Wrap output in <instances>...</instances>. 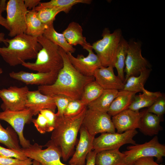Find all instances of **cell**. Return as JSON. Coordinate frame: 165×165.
<instances>
[{
  "mask_svg": "<svg viewBox=\"0 0 165 165\" xmlns=\"http://www.w3.org/2000/svg\"><path fill=\"white\" fill-rule=\"evenodd\" d=\"M59 51L63 65L59 71L55 82L51 85L38 86V90L46 95L61 94L72 100H80L84 87L94 80V77L81 74L72 64L67 53L60 47Z\"/></svg>",
  "mask_w": 165,
  "mask_h": 165,
  "instance_id": "1",
  "label": "cell"
},
{
  "mask_svg": "<svg viewBox=\"0 0 165 165\" xmlns=\"http://www.w3.org/2000/svg\"><path fill=\"white\" fill-rule=\"evenodd\" d=\"M87 109V107L79 114L73 117L57 116L56 125L52 131L50 141L60 149L64 161L72 154Z\"/></svg>",
  "mask_w": 165,
  "mask_h": 165,
  "instance_id": "2",
  "label": "cell"
},
{
  "mask_svg": "<svg viewBox=\"0 0 165 165\" xmlns=\"http://www.w3.org/2000/svg\"><path fill=\"white\" fill-rule=\"evenodd\" d=\"M8 46L0 47V55L10 66H15L35 59L41 45L37 38L25 34L20 35L9 39H6Z\"/></svg>",
  "mask_w": 165,
  "mask_h": 165,
  "instance_id": "3",
  "label": "cell"
},
{
  "mask_svg": "<svg viewBox=\"0 0 165 165\" xmlns=\"http://www.w3.org/2000/svg\"><path fill=\"white\" fill-rule=\"evenodd\" d=\"M42 48L37 53L35 62H25L21 65L37 72H59L63 65V60L58 46L43 35L37 38Z\"/></svg>",
  "mask_w": 165,
  "mask_h": 165,
  "instance_id": "4",
  "label": "cell"
},
{
  "mask_svg": "<svg viewBox=\"0 0 165 165\" xmlns=\"http://www.w3.org/2000/svg\"><path fill=\"white\" fill-rule=\"evenodd\" d=\"M102 38L94 42L92 45L98 57L101 65L104 67L111 66L113 68L117 50L122 36L120 29L112 33L108 28H105L102 35Z\"/></svg>",
  "mask_w": 165,
  "mask_h": 165,
  "instance_id": "5",
  "label": "cell"
},
{
  "mask_svg": "<svg viewBox=\"0 0 165 165\" xmlns=\"http://www.w3.org/2000/svg\"><path fill=\"white\" fill-rule=\"evenodd\" d=\"M127 150L123 153L125 155L126 165H129L137 160L142 157H155L161 162L165 156V145L160 143L157 136L144 143L130 145Z\"/></svg>",
  "mask_w": 165,
  "mask_h": 165,
  "instance_id": "6",
  "label": "cell"
},
{
  "mask_svg": "<svg viewBox=\"0 0 165 165\" xmlns=\"http://www.w3.org/2000/svg\"><path fill=\"white\" fill-rule=\"evenodd\" d=\"M6 18L9 31L8 35L14 37L25 34L26 15L28 10L23 0H9L6 3Z\"/></svg>",
  "mask_w": 165,
  "mask_h": 165,
  "instance_id": "7",
  "label": "cell"
},
{
  "mask_svg": "<svg viewBox=\"0 0 165 165\" xmlns=\"http://www.w3.org/2000/svg\"><path fill=\"white\" fill-rule=\"evenodd\" d=\"M47 148L42 149V146L36 143L26 148H21V151L28 158L39 162L42 165H75L66 164L61 160L62 153L60 149L50 140L45 145Z\"/></svg>",
  "mask_w": 165,
  "mask_h": 165,
  "instance_id": "8",
  "label": "cell"
},
{
  "mask_svg": "<svg viewBox=\"0 0 165 165\" xmlns=\"http://www.w3.org/2000/svg\"><path fill=\"white\" fill-rule=\"evenodd\" d=\"M136 129L131 130L119 134L117 132L105 133L94 138L93 149L97 152L109 150L119 149L122 145L128 144L136 145L134 137L138 134Z\"/></svg>",
  "mask_w": 165,
  "mask_h": 165,
  "instance_id": "9",
  "label": "cell"
},
{
  "mask_svg": "<svg viewBox=\"0 0 165 165\" xmlns=\"http://www.w3.org/2000/svg\"><path fill=\"white\" fill-rule=\"evenodd\" d=\"M33 115L31 111L26 108L19 111L5 110L0 112V120L9 123L16 133L22 148H26L31 145L24 134L25 125L32 121Z\"/></svg>",
  "mask_w": 165,
  "mask_h": 165,
  "instance_id": "10",
  "label": "cell"
},
{
  "mask_svg": "<svg viewBox=\"0 0 165 165\" xmlns=\"http://www.w3.org/2000/svg\"><path fill=\"white\" fill-rule=\"evenodd\" d=\"M82 125L90 134L94 136L98 133L116 132L111 116L107 113L87 108Z\"/></svg>",
  "mask_w": 165,
  "mask_h": 165,
  "instance_id": "11",
  "label": "cell"
},
{
  "mask_svg": "<svg viewBox=\"0 0 165 165\" xmlns=\"http://www.w3.org/2000/svg\"><path fill=\"white\" fill-rule=\"evenodd\" d=\"M128 43L124 69L126 73L124 83L129 77L139 75L142 71L150 68V66L142 55L141 43L133 40Z\"/></svg>",
  "mask_w": 165,
  "mask_h": 165,
  "instance_id": "12",
  "label": "cell"
},
{
  "mask_svg": "<svg viewBox=\"0 0 165 165\" xmlns=\"http://www.w3.org/2000/svg\"><path fill=\"white\" fill-rule=\"evenodd\" d=\"M29 88L10 86L0 89V98L2 101L1 107L3 111H19L26 108V104Z\"/></svg>",
  "mask_w": 165,
  "mask_h": 165,
  "instance_id": "13",
  "label": "cell"
},
{
  "mask_svg": "<svg viewBox=\"0 0 165 165\" xmlns=\"http://www.w3.org/2000/svg\"><path fill=\"white\" fill-rule=\"evenodd\" d=\"M93 50L88 51V54L86 57L78 54L75 57L72 53H66L74 67L81 74L86 76H94L95 71L102 66L98 57Z\"/></svg>",
  "mask_w": 165,
  "mask_h": 165,
  "instance_id": "14",
  "label": "cell"
},
{
  "mask_svg": "<svg viewBox=\"0 0 165 165\" xmlns=\"http://www.w3.org/2000/svg\"><path fill=\"white\" fill-rule=\"evenodd\" d=\"M145 109L141 112L126 110L112 117V120L117 133L139 128L141 118Z\"/></svg>",
  "mask_w": 165,
  "mask_h": 165,
  "instance_id": "15",
  "label": "cell"
},
{
  "mask_svg": "<svg viewBox=\"0 0 165 165\" xmlns=\"http://www.w3.org/2000/svg\"><path fill=\"white\" fill-rule=\"evenodd\" d=\"M58 72L47 73H30L20 71L12 72L9 73L10 77L23 82L27 85H35L39 86L51 85L55 82Z\"/></svg>",
  "mask_w": 165,
  "mask_h": 165,
  "instance_id": "16",
  "label": "cell"
},
{
  "mask_svg": "<svg viewBox=\"0 0 165 165\" xmlns=\"http://www.w3.org/2000/svg\"><path fill=\"white\" fill-rule=\"evenodd\" d=\"M79 131V140L75 152L69 161V164L85 165L86 156L93 149L95 136L90 134L82 125Z\"/></svg>",
  "mask_w": 165,
  "mask_h": 165,
  "instance_id": "17",
  "label": "cell"
},
{
  "mask_svg": "<svg viewBox=\"0 0 165 165\" xmlns=\"http://www.w3.org/2000/svg\"><path fill=\"white\" fill-rule=\"evenodd\" d=\"M113 67L102 66L94 72V81L104 90H123L124 83L114 72Z\"/></svg>",
  "mask_w": 165,
  "mask_h": 165,
  "instance_id": "18",
  "label": "cell"
},
{
  "mask_svg": "<svg viewBox=\"0 0 165 165\" xmlns=\"http://www.w3.org/2000/svg\"><path fill=\"white\" fill-rule=\"evenodd\" d=\"M26 107L31 111L33 116L38 114L41 110L45 109L55 112L57 108L52 96L44 94L38 89L28 91Z\"/></svg>",
  "mask_w": 165,
  "mask_h": 165,
  "instance_id": "19",
  "label": "cell"
},
{
  "mask_svg": "<svg viewBox=\"0 0 165 165\" xmlns=\"http://www.w3.org/2000/svg\"><path fill=\"white\" fill-rule=\"evenodd\" d=\"M82 32L81 25L78 23L72 21L68 24L62 34L67 42L72 46L79 45L87 51L93 50L92 45L86 41Z\"/></svg>",
  "mask_w": 165,
  "mask_h": 165,
  "instance_id": "20",
  "label": "cell"
},
{
  "mask_svg": "<svg viewBox=\"0 0 165 165\" xmlns=\"http://www.w3.org/2000/svg\"><path fill=\"white\" fill-rule=\"evenodd\" d=\"M163 120V116L148 112L145 109L141 118L138 129L145 135L152 136L157 135L163 130L160 123Z\"/></svg>",
  "mask_w": 165,
  "mask_h": 165,
  "instance_id": "21",
  "label": "cell"
},
{
  "mask_svg": "<svg viewBox=\"0 0 165 165\" xmlns=\"http://www.w3.org/2000/svg\"><path fill=\"white\" fill-rule=\"evenodd\" d=\"M136 94L125 90L119 91L109 108L108 114L112 117L128 109Z\"/></svg>",
  "mask_w": 165,
  "mask_h": 165,
  "instance_id": "22",
  "label": "cell"
},
{
  "mask_svg": "<svg viewBox=\"0 0 165 165\" xmlns=\"http://www.w3.org/2000/svg\"><path fill=\"white\" fill-rule=\"evenodd\" d=\"M126 165L125 155L119 149L102 151L97 152L95 165Z\"/></svg>",
  "mask_w": 165,
  "mask_h": 165,
  "instance_id": "23",
  "label": "cell"
},
{
  "mask_svg": "<svg viewBox=\"0 0 165 165\" xmlns=\"http://www.w3.org/2000/svg\"><path fill=\"white\" fill-rule=\"evenodd\" d=\"M119 91L113 90H104L101 95L95 100L87 105L90 110L106 112Z\"/></svg>",
  "mask_w": 165,
  "mask_h": 165,
  "instance_id": "24",
  "label": "cell"
},
{
  "mask_svg": "<svg viewBox=\"0 0 165 165\" xmlns=\"http://www.w3.org/2000/svg\"><path fill=\"white\" fill-rule=\"evenodd\" d=\"M37 11L35 9L28 10L26 15V29L25 34L37 38L43 35L47 26L38 18Z\"/></svg>",
  "mask_w": 165,
  "mask_h": 165,
  "instance_id": "25",
  "label": "cell"
},
{
  "mask_svg": "<svg viewBox=\"0 0 165 165\" xmlns=\"http://www.w3.org/2000/svg\"><path fill=\"white\" fill-rule=\"evenodd\" d=\"M43 35L52 42L61 48L66 53H74L76 49L66 40L62 33L57 32L53 23L47 26Z\"/></svg>",
  "mask_w": 165,
  "mask_h": 165,
  "instance_id": "26",
  "label": "cell"
},
{
  "mask_svg": "<svg viewBox=\"0 0 165 165\" xmlns=\"http://www.w3.org/2000/svg\"><path fill=\"white\" fill-rule=\"evenodd\" d=\"M151 70L147 69L141 72L138 76L129 77L124 83L123 90L136 93L142 92L144 84L149 77Z\"/></svg>",
  "mask_w": 165,
  "mask_h": 165,
  "instance_id": "27",
  "label": "cell"
},
{
  "mask_svg": "<svg viewBox=\"0 0 165 165\" xmlns=\"http://www.w3.org/2000/svg\"><path fill=\"white\" fill-rule=\"evenodd\" d=\"M128 45V42L122 36L119 45L114 65V67L116 69L117 76L124 83L125 79L124 68Z\"/></svg>",
  "mask_w": 165,
  "mask_h": 165,
  "instance_id": "28",
  "label": "cell"
},
{
  "mask_svg": "<svg viewBox=\"0 0 165 165\" xmlns=\"http://www.w3.org/2000/svg\"><path fill=\"white\" fill-rule=\"evenodd\" d=\"M17 134L12 127L4 128L0 122V143L8 148L20 150L21 147L19 144Z\"/></svg>",
  "mask_w": 165,
  "mask_h": 165,
  "instance_id": "29",
  "label": "cell"
},
{
  "mask_svg": "<svg viewBox=\"0 0 165 165\" xmlns=\"http://www.w3.org/2000/svg\"><path fill=\"white\" fill-rule=\"evenodd\" d=\"M92 1L91 0H51L46 2H40L35 9L38 11L45 8H58L65 9L69 12L75 5L79 3L90 4Z\"/></svg>",
  "mask_w": 165,
  "mask_h": 165,
  "instance_id": "30",
  "label": "cell"
},
{
  "mask_svg": "<svg viewBox=\"0 0 165 165\" xmlns=\"http://www.w3.org/2000/svg\"><path fill=\"white\" fill-rule=\"evenodd\" d=\"M104 89L94 80L87 83L84 87L80 100L85 105L96 99L102 93Z\"/></svg>",
  "mask_w": 165,
  "mask_h": 165,
  "instance_id": "31",
  "label": "cell"
},
{
  "mask_svg": "<svg viewBox=\"0 0 165 165\" xmlns=\"http://www.w3.org/2000/svg\"><path fill=\"white\" fill-rule=\"evenodd\" d=\"M157 98L145 92H143L142 94L135 96L128 109L138 112L141 108L146 107L148 108Z\"/></svg>",
  "mask_w": 165,
  "mask_h": 165,
  "instance_id": "32",
  "label": "cell"
},
{
  "mask_svg": "<svg viewBox=\"0 0 165 165\" xmlns=\"http://www.w3.org/2000/svg\"><path fill=\"white\" fill-rule=\"evenodd\" d=\"M38 18L44 24L48 26L53 24L56 15L61 12H68L64 9L48 7L41 9L37 11Z\"/></svg>",
  "mask_w": 165,
  "mask_h": 165,
  "instance_id": "33",
  "label": "cell"
},
{
  "mask_svg": "<svg viewBox=\"0 0 165 165\" xmlns=\"http://www.w3.org/2000/svg\"><path fill=\"white\" fill-rule=\"evenodd\" d=\"M86 107L87 106L84 105L80 100H72L64 111V116L68 117L76 116Z\"/></svg>",
  "mask_w": 165,
  "mask_h": 165,
  "instance_id": "34",
  "label": "cell"
},
{
  "mask_svg": "<svg viewBox=\"0 0 165 165\" xmlns=\"http://www.w3.org/2000/svg\"><path fill=\"white\" fill-rule=\"evenodd\" d=\"M54 100L57 111L56 113L57 116H64V111L69 102L72 99L63 95L57 94L52 96Z\"/></svg>",
  "mask_w": 165,
  "mask_h": 165,
  "instance_id": "35",
  "label": "cell"
},
{
  "mask_svg": "<svg viewBox=\"0 0 165 165\" xmlns=\"http://www.w3.org/2000/svg\"><path fill=\"white\" fill-rule=\"evenodd\" d=\"M147 109V112L158 116H163L165 113V97L164 95L158 98L154 103Z\"/></svg>",
  "mask_w": 165,
  "mask_h": 165,
  "instance_id": "36",
  "label": "cell"
},
{
  "mask_svg": "<svg viewBox=\"0 0 165 165\" xmlns=\"http://www.w3.org/2000/svg\"><path fill=\"white\" fill-rule=\"evenodd\" d=\"M0 156L8 158H13L24 160L28 158L20 150L6 148L0 146Z\"/></svg>",
  "mask_w": 165,
  "mask_h": 165,
  "instance_id": "37",
  "label": "cell"
},
{
  "mask_svg": "<svg viewBox=\"0 0 165 165\" xmlns=\"http://www.w3.org/2000/svg\"><path fill=\"white\" fill-rule=\"evenodd\" d=\"M31 122L40 133L43 134L48 132L47 121L42 114L39 113L37 118L36 119H33Z\"/></svg>",
  "mask_w": 165,
  "mask_h": 165,
  "instance_id": "38",
  "label": "cell"
},
{
  "mask_svg": "<svg viewBox=\"0 0 165 165\" xmlns=\"http://www.w3.org/2000/svg\"><path fill=\"white\" fill-rule=\"evenodd\" d=\"M32 160L28 158L24 160L0 156V165H32Z\"/></svg>",
  "mask_w": 165,
  "mask_h": 165,
  "instance_id": "39",
  "label": "cell"
},
{
  "mask_svg": "<svg viewBox=\"0 0 165 165\" xmlns=\"http://www.w3.org/2000/svg\"><path fill=\"white\" fill-rule=\"evenodd\" d=\"M39 113L42 114L47 120L48 132L52 131L56 125L57 117L56 114L52 110L48 109L42 110Z\"/></svg>",
  "mask_w": 165,
  "mask_h": 165,
  "instance_id": "40",
  "label": "cell"
},
{
  "mask_svg": "<svg viewBox=\"0 0 165 165\" xmlns=\"http://www.w3.org/2000/svg\"><path fill=\"white\" fill-rule=\"evenodd\" d=\"M129 165H160L155 162L153 157H147L139 158Z\"/></svg>",
  "mask_w": 165,
  "mask_h": 165,
  "instance_id": "41",
  "label": "cell"
},
{
  "mask_svg": "<svg viewBox=\"0 0 165 165\" xmlns=\"http://www.w3.org/2000/svg\"><path fill=\"white\" fill-rule=\"evenodd\" d=\"M6 0L0 1V25L9 30L6 19L2 15V13L6 10Z\"/></svg>",
  "mask_w": 165,
  "mask_h": 165,
  "instance_id": "42",
  "label": "cell"
},
{
  "mask_svg": "<svg viewBox=\"0 0 165 165\" xmlns=\"http://www.w3.org/2000/svg\"><path fill=\"white\" fill-rule=\"evenodd\" d=\"M97 152L94 150L92 151L87 155L85 165H95V158Z\"/></svg>",
  "mask_w": 165,
  "mask_h": 165,
  "instance_id": "43",
  "label": "cell"
},
{
  "mask_svg": "<svg viewBox=\"0 0 165 165\" xmlns=\"http://www.w3.org/2000/svg\"><path fill=\"white\" fill-rule=\"evenodd\" d=\"M25 5L28 10L34 9L40 2V0H24Z\"/></svg>",
  "mask_w": 165,
  "mask_h": 165,
  "instance_id": "44",
  "label": "cell"
},
{
  "mask_svg": "<svg viewBox=\"0 0 165 165\" xmlns=\"http://www.w3.org/2000/svg\"><path fill=\"white\" fill-rule=\"evenodd\" d=\"M5 34L3 32L0 33V42L3 43L7 46L8 44L6 42V39L5 38Z\"/></svg>",
  "mask_w": 165,
  "mask_h": 165,
  "instance_id": "45",
  "label": "cell"
},
{
  "mask_svg": "<svg viewBox=\"0 0 165 165\" xmlns=\"http://www.w3.org/2000/svg\"><path fill=\"white\" fill-rule=\"evenodd\" d=\"M32 165H42L38 161L36 160H33L32 161Z\"/></svg>",
  "mask_w": 165,
  "mask_h": 165,
  "instance_id": "46",
  "label": "cell"
},
{
  "mask_svg": "<svg viewBox=\"0 0 165 165\" xmlns=\"http://www.w3.org/2000/svg\"><path fill=\"white\" fill-rule=\"evenodd\" d=\"M2 72L3 71L2 69L1 68H0V74L2 73Z\"/></svg>",
  "mask_w": 165,
  "mask_h": 165,
  "instance_id": "47",
  "label": "cell"
},
{
  "mask_svg": "<svg viewBox=\"0 0 165 165\" xmlns=\"http://www.w3.org/2000/svg\"></svg>",
  "mask_w": 165,
  "mask_h": 165,
  "instance_id": "48",
  "label": "cell"
}]
</instances>
